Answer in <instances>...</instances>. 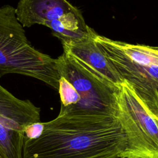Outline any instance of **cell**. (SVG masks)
Masks as SVG:
<instances>
[{"mask_svg": "<svg viewBox=\"0 0 158 158\" xmlns=\"http://www.w3.org/2000/svg\"><path fill=\"white\" fill-rule=\"evenodd\" d=\"M35 138H24L23 158H120L127 138L118 117L58 115L43 122Z\"/></svg>", "mask_w": 158, "mask_h": 158, "instance_id": "1", "label": "cell"}, {"mask_svg": "<svg viewBox=\"0 0 158 158\" xmlns=\"http://www.w3.org/2000/svg\"><path fill=\"white\" fill-rule=\"evenodd\" d=\"M94 39L121 79L158 118V46L114 40L96 32Z\"/></svg>", "mask_w": 158, "mask_h": 158, "instance_id": "2", "label": "cell"}, {"mask_svg": "<svg viewBox=\"0 0 158 158\" xmlns=\"http://www.w3.org/2000/svg\"><path fill=\"white\" fill-rule=\"evenodd\" d=\"M8 73L32 77L58 90L60 75L56 59L31 44L15 8L4 5L0 7V77Z\"/></svg>", "mask_w": 158, "mask_h": 158, "instance_id": "3", "label": "cell"}, {"mask_svg": "<svg viewBox=\"0 0 158 158\" xmlns=\"http://www.w3.org/2000/svg\"><path fill=\"white\" fill-rule=\"evenodd\" d=\"M60 77L67 79L75 88L79 101L59 115H101L118 117V95L120 87L98 77L73 56L64 51L57 59Z\"/></svg>", "mask_w": 158, "mask_h": 158, "instance_id": "4", "label": "cell"}, {"mask_svg": "<svg viewBox=\"0 0 158 158\" xmlns=\"http://www.w3.org/2000/svg\"><path fill=\"white\" fill-rule=\"evenodd\" d=\"M15 14L23 27L44 25L62 43L82 41L95 32L81 12L67 0H20Z\"/></svg>", "mask_w": 158, "mask_h": 158, "instance_id": "5", "label": "cell"}, {"mask_svg": "<svg viewBox=\"0 0 158 158\" xmlns=\"http://www.w3.org/2000/svg\"><path fill=\"white\" fill-rule=\"evenodd\" d=\"M118 118L127 138L120 158H158V118L123 82L118 95Z\"/></svg>", "mask_w": 158, "mask_h": 158, "instance_id": "6", "label": "cell"}, {"mask_svg": "<svg viewBox=\"0 0 158 158\" xmlns=\"http://www.w3.org/2000/svg\"><path fill=\"white\" fill-rule=\"evenodd\" d=\"M40 122V107L0 85V158H23L25 128Z\"/></svg>", "mask_w": 158, "mask_h": 158, "instance_id": "7", "label": "cell"}, {"mask_svg": "<svg viewBox=\"0 0 158 158\" xmlns=\"http://www.w3.org/2000/svg\"><path fill=\"white\" fill-rule=\"evenodd\" d=\"M75 43H62L64 51L73 56L89 71L110 84L120 87L124 82L104 55L94 35Z\"/></svg>", "mask_w": 158, "mask_h": 158, "instance_id": "8", "label": "cell"}, {"mask_svg": "<svg viewBox=\"0 0 158 158\" xmlns=\"http://www.w3.org/2000/svg\"><path fill=\"white\" fill-rule=\"evenodd\" d=\"M58 91L61 101L60 110L69 109L79 101L78 94L73 86L64 77H60L59 81Z\"/></svg>", "mask_w": 158, "mask_h": 158, "instance_id": "9", "label": "cell"}, {"mask_svg": "<svg viewBox=\"0 0 158 158\" xmlns=\"http://www.w3.org/2000/svg\"><path fill=\"white\" fill-rule=\"evenodd\" d=\"M43 128V122H38L26 127L25 130V138L33 139L40 136Z\"/></svg>", "mask_w": 158, "mask_h": 158, "instance_id": "10", "label": "cell"}]
</instances>
